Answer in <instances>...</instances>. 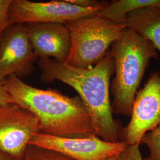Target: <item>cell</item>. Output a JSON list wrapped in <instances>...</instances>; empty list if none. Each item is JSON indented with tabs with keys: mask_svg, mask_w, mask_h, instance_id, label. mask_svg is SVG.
I'll return each mask as SVG.
<instances>
[{
	"mask_svg": "<svg viewBox=\"0 0 160 160\" xmlns=\"http://www.w3.org/2000/svg\"><path fill=\"white\" fill-rule=\"evenodd\" d=\"M38 66L43 82L59 81L77 92L97 137L107 142H120L122 128L113 118L110 96V80L114 73V61L110 50L90 68H76L52 58L40 59Z\"/></svg>",
	"mask_w": 160,
	"mask_h": 160,
	"instance_id": "6da1fadb",
	"label": "cell"
},
{
	"mask_svg": "<svg viewBox=\"0 0 160 160\" xmlns=\"http://www.w3.org/2000/svg\"><path fill=\"white\" fill-rule=\"evenodd\" d=\"M12 0H0V38L4 31L12 24L8 18V8Z\"/></svg>",
	"mask_w": 160,
	"mask_h": 160,
	"instance_id": "9a60e30c",
	"label": "cell"
},
{
	"mask_svg": "<svg viewBox=\"0 0 160 160\" xmlns=\"http://www.w3.org/2000/svg\"><path fill=\"white\" fill-rule=\"evenodd\" d=\"M4 80H0V105L7 103H14L12 98L6 92L4 85Z\"/></svg>",
	"mask_w": 160,
	"mask_h": 160,
	"instance_id": "e0dca14e",
	"label": "cell"
},
{
	"mask_svg": "<svg viewBox=\"0 0 160 160\" xmlns=\"http://www.w3.org/2000/svg\"><path fill=\"white\" fill-rule=\"evenodd\" d=\"M114 64L110 84L113 97V113L130 116L133 101L151 59L157 58V49L148 40L126 28L110 49Z\"/></svg>",
	"mask_w": 160,
	"mask_h": 160,
	"instance_id": "3957f363",
	"label": "cell"
},
{
	"mask_svg": "<svg viewBox=\"0 0 160 160\" xmlns=\"http://www.w3.org/2000/svg\"><path fill=\"white\" fill-rule=\"evenodd\" d=\"M12 157L0 150V160H12Z\"/></svg>",
	"mask_w": 160,
	"mask_h": 160,
	"instance_id": "ac0fdd59",
	"label": "cell"
},
{
	"mask_svg": "<svg viewBox=\"0 0 160 160\" xmlns=\"http://www.w3.org/2000/svg\"><path fill=\"white\" fill-rule=\"evenodd\" d=\"M3 85L14 103L38 118L40 133L73 138L96 135L78 96L69 97L56 90L38 88L16 76L7 78Z\"/></svg>",
	"mask_w": 160,
	"mask_h": 160,
	"instance_id": "7a4b0ae2",
	"label": "cell"
},
{
	"mask_svg": "<svg viewBox=\"0 0 160 160\" xmlns=\"http://www.w3.org/2000/svg\"><path fill=\"white\" fill-rule=\"evenodd\" d=\"M38 58L26 24L10 25L0 38V80L11 76L21 79L32 74Z\"/></svg>",
	"mask_w": 160,
	"mask_h": 160,
	"instance_id": "ba28073f",
	"label": "cell"
},
{
	"mask_svg": "<svg viewBox=\"0 0 160 160\" xmlns=\"http://www.w3.org/2000/svg\"><path fill=\"white\" fill-rule=\"evenodd\" d=\"M117 160H143L139 145L127 146L126 149L118 156Z\"/></svg>",
	"mask_w": 160,
	"mask_h": 160,
	"instance_id": "2e32d148",
	"label": "cell"
},
{
	"mask_svg": "<svg viewBox=\"0 0 160 160\" xmlns=\"http://www.w3.org/2000/svg\"><path fill=\"white\" fill-rule=\"evenodd\" d=\"M26 26L30 42L38 57L65 62L71 49L70 34L65 24L29 23Z\"/></svg>",
	"mask_w": 160,
	"mask_h": 160,
	"instance_id": "30bf717a",
	"label": "cell"
},
{
	"mask_svg": "<svg viewBox=\"0 0 160 160\" xmlns=\"http://www.w3.org/2000/svg\"><path fill=\"white\" fill-rule=\"evenodd\" d=\"M12 160H24L23 159H13Z\"/></svg>",
	"mask_w": 160,
	"mask_h": 160,
	"instance_id": "ffe728a7",
	"label": "cell"
},
{
	"mask_svg": "<svg viewBox=\"0 0 160 160\" xmlns=\"http://www.w3.org/2000/svg\"><path fill=\"white\" fill-rule=\"evenodd\" d=\"M141 143L145 144L149 150L148 156L143 160H160V125L147 133Z\"/></svg>",
	"mask_w": 160,
	"mask_h": 160,
	"instance_id": "5bb4252c",
	"label": "cell"
},
{
	"mask_svg": "<svg viewBox=\"0 0 160 160\" xmlns=\"http://www.w3.org/2000/svg\"><path fill=\"white\" fill-rule=\"evenodd\" d=\"M109 1L102 6L83 8L66 0L33 2L29 0H12L8 8V18L12 24L29 23H61L84 17L98 15Z\"/></svg>",
	"mask_w": 160,
	"mask_h": 160,
	"instance_id": "5b68a950",
	"label": "cell"
},
{
	"mask_svg": "<svg viewBox=\"0 0 160 160\" xmlns=\"http://www.w3.org/2000/svg\"><path fill=\"white\" fill-rule=\"evenodd\" d=\"M65 24L71 38V49L65 62L82 69L92 68L99 62L126 28L124 24H114L99 15Z\"/></svg>",
	"mask_w": 160,
	"mask_h": 160,
	"instance_id": "277c9868",
	"label": "cell"
},
{
	"mask_svg": "<svg viewBox=\"0 0 160 160\" xmlns=\"http://www.w3.org/2000/svg\"><path fill=\"white\" fill-rule=\"evenodd\" d=\"M24 160H74L57 151L29 144L26 149Z\"/></svg>",
	"mask_w": 160,
	"mask_h": 160,
	"instance_id": "4fadbf2b",
	"label": "cell"
},
{
	"mask_svg": "<svg viewBox=\"0 0 160 160\" xmlns=\"http://www.w3.org/2000/svg\"><path fill=\"white\" fill-rule=\"evenodd\" d=\"M126 28L149 41L160 51V6L143 8L126 17Z\"/></svg>",
	"mask_w": 160,
	"mask_h": 160,
	"instance_id": "8fae6325",
	"label": "cell"
},
{
	"mask_svg": "<svg viewBox=\"0 0 160 160\" xmlns=\"http://www.w3.org/2000/svg\"><path fill=\"white\" fill-rule=\"evenodd\" d=\"M152 6H160V0H113L98 15L114 24H125L129 13Z\"/></svg>",
	"mask_w": 160,
	"mask_h": 160,
	"instance_id": "7c38bea8",
	"label": "cell"
},
{
	"mask_svg": "<svg viewBox=\"0 0 160 160\" xmlns=\"http://www.w3.org/2000/svg\"><path fill=\"white\" fill-rule=\"evenodd\" d=\"M160 125V74L150 76L135 97L131 120L122 128L120 141L128 146L139 145L143 136Z\"/></svg>",
	"mask_w": 160,
	"mask_h": 160,
	"instance_id": "8992f818",
	"label": "cell"
},
{
	"mask_svg": "<svg viewBox=\"0 0 160 160\" xmlns=\"http://www.w3.org/2000/svg\"><path fill=\"white\" fill-rule=\"evenodd\" d=\"M40 132L38 118L15 103L0 105V150L12 159H23L31 139Z\"/></svg>",
	"mask_w": 160,
	"mask_h": 160,
	"instance_id": "52a82bcc",
	"label": "cell"
},
{
	"mask_svg": "<svg viewBox=\"0 0 160 160\" xmlns=\"http://www.w3.org/2000/svg\"><path fill=\"white\" fill-rule=\"evenodd\" d=\"M118 155H117V156H114V157H112V158H110L109 160H117V158H118Z\"/></svg>",
	"mask_w": 160,
	"mask_h": 160,
	"instance_id": "d6986e66",
	"label": "cell"
},
{
	"mask_svg": "<svg viewBox=\"0 0 160 160\" xmlns=\"http://www.w3.org/2000/svg\"><path fill=\"white\" fill-rule=\"evenodd\" d=\"M29 144L49 149L74 160H108L120 154L128 146L120 141L110 142L97 135L86 138H63L38 133Z\"/></svg>",
	"mask_w": 160,
	"mask_h": 160,
	"instance_id": "9c48e42d",
	"label": "cell"
}]
</instances>
